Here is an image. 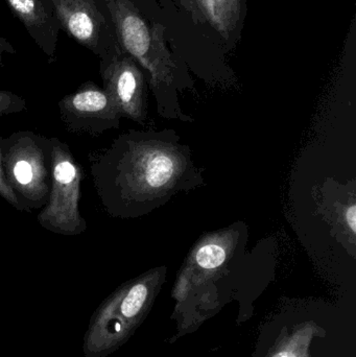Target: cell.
I'll list each match as a JSON object with an SVG mask.
<instances>
[{
  "instance_id": "6da1fadb",
  "label": "cell",
  "mask_w": 356,
  "mask_h": 357,
  "mask_svg": "<svg viewBox=\"0 0 356 357\" xmlns=\"http://www.w3.org/2000/svg\"><path fill=\"white\" fill-rule=\"evenodd\" d=\"M88 160L100 205L119 220L148 215L205 185L192 149L173 129L129 130Z\"/></svg>"
},
{
  "instance_id": "7a4b0ae2",
  "label": "cell",
  "mask_w": 356,
  "mask_h": 357,
  "mask_svg": "<svg viewBox=\"0 0 356 357\" xmlns=\"http://www.w3.org/2000/svg\"><path fill=\"white\" fill-rule=\"evenodd\" d=\"M117 43L148 75V88L162 119L194 123L180 105L178 91L194 89L187 69L178 64L165 40L164 25L150 22L136 0H106Z\"/></svg>"
},
{
  "instance_id": "3957f363",
  "label": "cell",
  "mask_w": 356,
  "mask_h": 357,
  "mask_svg": "<svg viewBox=\"0 0 356 357\" xmlns=\"http://www.w3.org/2000/svg\"><path fill=\"white\" fill-rule=\"evenodd\" d=\"M2 169L6 182L26 212L45 206L50 189L52 144L31 131L0 137Z\"/></svg>"
},
{
  "instance_id": "277c9868",
  "label": "cell",
  "mask_w": 356,
  "mask_h": 357,
  "mask_svg": "<svg viewBox=\"0 0 356 357\" xmlns=\"http://www.w3.org/2000/svg\"><path fill=\"white\" fill-rule=\"evenodd\" d=\"M165 268H156L117 289L93 314L85 337L87 357L106 356L127 333V323H133L144 312Z\"/></svg>"
},
{
  "instance_id": "5b68a950",
  "label": "cell",
  "mask_w": 356,
  "mask_h": 357,
  "mask_svg": "<svg viewBox=\"0 0 356 357\" xmlns=\"http://www.w3.org/2000/svg\"><path fill=\"white\" fill-rule=\"evenodd\" d=\"M52 172L48 201L38 214L40 226L64 236H77L87 230V222L79 211L83 169L68 144L52 137Z\"/></svg>"
},
{
  "instance_id": "8992f818",
  "label": "cell",
  "mask_w": 356,
  "mask_h": 357,
  "mask_svg": "<svg viewBox=\"0 0 356 357\" xmlns=\"http://www.w3.org/2000/svg\"><path fill=\"white\" fill-rule=\"evenodd\" d=\"M102 89L129 119L146 127L148 119V82L146 71L137 61L115 44L100 59Z\"/></svg>"
},
{
  "instance_id": "52a82bcc",
  "label": "cell",
  "mask_w": 356,
  "mask_h": 357,
  "mask_svg": "<svg viewBox=\"0 0 356 357\" xmlns=\"http://www.w3.org/2000/svg\"><path fill=\"white\" fill-rule=\"evenodd\" d=\"M61 31L102 58L115 44L114 27L106 0H47Z\"/></svg>"
},
{
  "instance_id": "ba28073f",
  "label": "cell",
  "mask_w": 356,
  "mask_h": 357,
  "mask_svg": "<svg viewBox=\"0 0 356 357\" xmlns=\"http://www.w3.org/2000/svg\"><path fill=\"white\" fill-rule=\"evenodd\" d=\"M58 107L67 131L93 137L119 129L123 119L110 96L93 82L82 84L77 91L65 96Z\"/></svg>"
},
{
  "instance_id": "9c48e42d",
  "label": "cell",
  "mask_w": 356,
  "mask_h": 357,
  "mask_svg": "<svg viewBox=\"0 0 356 357\" xmlns=\"http://www.w3.org/2000/svg\"><path fill=\"white\" fill-rule=\"evenodd\" d=\"M6 2L49 63L54 62L61 27L47 0H6Z\"/></svg>"
},
{
  "instance_id": "30bf717a",
  "label": "cell",
  "mask_w": 356,
  "mask_h": 357,
  "mask_svg": "<svg viewBox=\"0 0 356 357\" xmlns=\"http://www.w3.org/2000/svg\"><path fill=\"white\" fill-rule=\"evenodd\" d=\"M213 31L230 45L238 43L248 14L247 0H210Z\"/></svg>"
},
{
  "instance_id": "8fae6325",
  "label": "cell",
  "mask_w": 356,
  "mask_h": 357,
  "mask_svg": "<svg viewBox=\"0 0 356 357\" xmlns=\"http://www.w3.org/2000/svg\"><path fill=\"white\" fill-rule=\"evenodd\" d=\"M175 3L189 15L194 24L207 25L213 29L215 19L210 0H175Z\"/></svg>"
},
{
  "instance_id": "7c38bea8",
  "label": "cell",
  "mask_w": 356,
  "mask_h": 357,
  "mask_svg": "<svg viewBox=\"0 0 356 357\" xmlns=\"http://www.w3.org/2000/svg\"><path fill=\"white\" fill-rule=\"evenodd\" d=\"M27 110V102L18 94L1 90L0 91V117L18 114Z\"/></svg>"
},
{
  "instance_id": "4fadbf2b",
  "label": "cell",
  "mask_w": 356,
  "mask_h": 357,
  "mask_svg": "<svg viewBox=\"0 0 356 357\" xmlns=\"http://www.w3.org/2000/svg\"><path fill=\"white\" fill-rule=\"evenodd\" d=\"M0 197L10 204V206L19 211H26L25 208L23 207L22 204L19 201L18 197L16 193L10 188V185L6 182V177H4L3 169H2L1 162V151H0Z\"/></svg>"
},
{
  "instance_id": "5bb4252c",
  "label": "cell",
  "mask_w": 356,
  "mask_h": 357,
  "mask_svg": "<svg viewBox=\"0 0 356 357\" xmlns=\"http://www.w3.org/2000/svg\"><path fill=\"white\" fill-rule=\"evenodd\" d=\"M6 54H15L16 50L8 39L0 37V67L3 66V56Z\"/></svg>"
},
{
  "instance_id": "9a60e30c",
  "label": "cell",
  "mask_w": 356,
  "mask_h": 357,
  "mask_svg": "<svg viewBox=\"0 0 356 357\" xmlns=\"http://www.w3.org/2000/svg\"><path fill=\"white\" fill-rule=\"evenodd\" d=\"M274 357H299L297 356H295L293 352L290 351H282L279 352V354H276V356H274Z\"/></svg>"
}]
</instances>
